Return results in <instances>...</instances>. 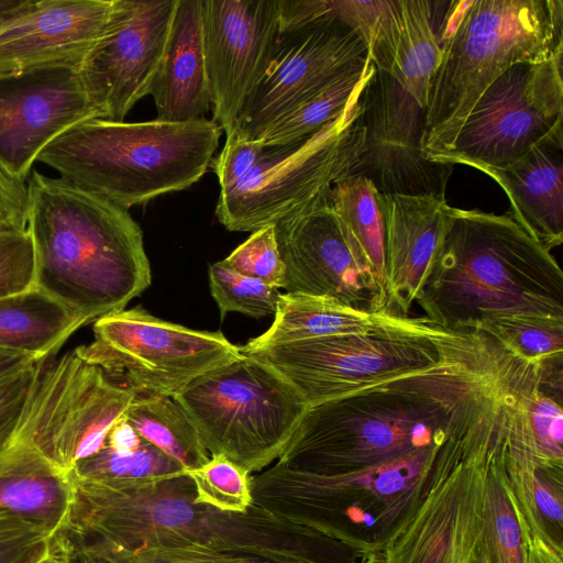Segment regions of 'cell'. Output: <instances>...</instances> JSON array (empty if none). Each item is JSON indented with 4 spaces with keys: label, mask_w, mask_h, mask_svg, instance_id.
<instances>
[{
    "label": "cell",
    "mask_w": 563,
    "mask_h": 563,
    "mask_svg": "<svg viewBox=\"0 0 563 563\" xmlns=\"http://www.w3.org/2000/svg\"><path fill=\"white\" fill-rule=\"evenodd\" d=\"M191 478L180 475L142 487L92 479L76 484L69 530L99 555L145 548L210 551L275 563H323L312 552L320 533L255 503L244 514L195 500Z\"/></svg>",
    "instance_id": "1"
},
{
    "label": "cell",
    "mask_w": 563,
    "mask_h": 563,
    "mask_svg": "<svg viewBox=\"0 0 563 563\" xmlns=\"http://www.w3.org/2000/svg\"><path fill=\"white\" fill-rule=\"evenodd\" d=\"M416 302L429 322L455 332L501 316L563 319V273L510 214L446 202Z\"/></svg>",
    "instance_id": "2"
},
{
    "label": "cell",
    "mask_w": 563,
    "mask_h": 563,
    "mask_svg": "<svg viewBox=\"0 0 563 563\" xmlns=\"http://www.w3.org/2000/svg\"><path fill=\"white\" fill-rule=\"evenodd\" d=\"M26 187L35 287L89 323L124 310L151 285L143 233L126 209L35 169Z\"/></svg>",
    "instance_id": "3"
},
{
    "label": "cell",
    "mask_w": 563,
    "mask_h": 563,
    "mask_svg": "<svg viewBox=\"0 0 563 563\" xmlns=\"http://www.w3.org/2000/svg\"><path fill=\"white\" fill-rule=\"evenodd\" d=\"M424 117L429 161L449 152L482 93L509 67L563 49L562 0H453Z\"/></svg>",
    "instance_id": "4"
},
{
    "label": "cell",
    "mask_w": 563,
    "mask_h": 563,
    "mask_svg": "<svg viewBox=\"0 0 563 563\" xmlns=\"http://www.w3.org/2000/svg\"><path fill=\"white\" fill-rule=\"evenodd\" d=\"M222 132L206 118L188 122L96 118L58 136L36 162L129 210L197 183L211 165Z\"/></svg>",
    "instance_id": "5"
},
{
    "label": "cell",
    "mask_w": 563,
    "mask_h": 563,
    "mask_svg": "<svg viewBox=\"0 0 563 563\" xmlns=\"http://www.w3.org/2000/svg\"><path fill=\"white\" fill-rule=\"evenodd\" d=\"M173 398L210 456L223 455L251 473L278 460L308 408L276 369L244 354L197 377Z\"/></svg>",
    "instance_id": "6"
},
{
    "label": "cell",
    "mask_w": 563,
    "mask_h": 563,
    "mask_svg": "<svg viewBox=\"0 0 563 563\" xmlns=\"http://www.w3.org/2000/svg\"><path fill=\"white\" fill-rule=\"evenodd\" d=\"M362 91L310 136L264 147L244 179L220 192L219 222L229 231L254 232L328 201L333 184L356 172L365 151Z\"/></svg>",
    "instance_id": "7"
},
{
    "label": "cell",
    "mask_w": 563,
    "mask_h": 563,
    "mask_svg": "<svg viewBox=\"0 0 563 563\" xmlns=\"http://www.w3.org/2000/svg\"><path fill=\"white\" fill-rule=\"evenodd\" d=\"M93 335L91 343L75 349L86 362L119 385L168 397L243 356L219 331L172 323L141 307L98 318Z\"/></svg>",
    "instance_id": "8"
},
{
    "label": "cell",
    "mask_w": 563,
    "mask_h": 563,
    "mask_svg": "<svg viewBox=\"0 0 563 563\" xmlns=\"http://www.w3.org/2000/svg\"><path fill=\"white\" fill-rule=\"evenodd\" d=\"M136 390L111 380L75 350L44 360L34 380L15 443L68 473L101 450L124 418Z\"/></svg>",
    "instance_id": "9"
},
{
    "label": "cell",
    "mask_w": 563,
    "mask_h": 563,
    "mask_svg": "<svg viewBox=\"0 0 563 563\" xmlns=\"http://www.w3.org/2000/svg\"><path fill=\"white\" fill-rule=\"evenodd\" d=\"M434 333L382 331L301 340L252 350L300 394L307 407L358 387L435 365L442 338Z\"/></svg>",
    "instance_id": "10"
},
{
    "label": "cell",
    "mask_w": 563,
    "mask_h": 563,
    "mask_svg": "<svg viewBox=\"0 0 563 563\" xmlns=\"http://www.w3.org/2000/svg\"><path fill=\"white\" fill-rule=\"evenodd\" d=\"M563 49L509 67L482 93L453 147L432 159L486 173L517 161L563 122Z\"/></svg>",
    "instance_id": "11"
},
{
    "label": "cell",
    "mask_w": 563,
    "mask_h": 563,
    "mask_svg": "<svg viewBox=\"0 0 563 563\" xmlns=\"http://www.w3.org/2000/svg\"><path fill=\"white\" fill-rule=\"evenodd\" d=\"M177 0H112L104 31L78 68L102 119L124 121L150 95Z\"/></svg>",
    "instance_id": "12"
},
{
    "label": "cell",
    "mask_w": 563,
    "mask_h": 563,
    "mask_svg": "<svg viewBox=\"0 0 563 563\" xmlns=\"http://www.w3.org/2000/svg\"><path fill=\"white\" fill-rule=\"evenodd\" d=\"M286 292L333 298L367 312H390L386 287L325 201L277 224Z\"/></svg>",
    "instance_id": "13"
},
{
    "label": "cell",
    "mask_w": 563,
    "mask_h": 563,
    "mask_svg": "<svg viewBox=\"0 0 563 563\" xmlns=\"http://www.w3.org/2000/svg\"><path fill=\"white\" fill-rule=\"evenodd\" d=\"M368 58L363 40L336 18L279 32L234 131L257 139L299 101Z\"/></svg>",
    "instance_id": "14"
},
{
    "label": "cell",
    "mask_w": 563,
    "mask_h": 563,
    "mask_svg": "<svg viewBox=\"0 0 563 563\" xmlns=\"http://www.w3.org/2000/svg\"><path fill=\"white\" fill-rule=\"evenodd\" d=\"M361 104L365 151L354 174L371 179L383 196L445 198L453 167L433 163L424 153L426 109L390 74L376 68Z\"/></svg>",
    "instance_id": "15"
},
{
    "label": "cell",
    "mask_w": 563,
    "mask_h": 563,
    "mask_svg": "<svg viewBox=\"0 0 563 563\" xmlns=\"http://www.w3.org/2000/svg\"><path fill=\"white\" fill-rule=\"evenodd\" d=\"M279 33L278 0H202L212 121L235 130Z\"/></svg>",
    "instance_id": "16"
},
{
    "label": "cell",
    "mask_w": 563,
    "mask_h": 563,
    "mask_svg": "<svg viewBox=\"0 0 563 563\" xmlns=\"http://www.w3.org/2000/svg\"><path fill=\"white\" fill-rule=\"evenodd\" d=\"M101 118L78 68L0 79V166L26 184L38 154L69 129Z\"/></svg>",
    "instance_id": "17"
},
{
    "label": "cell",
    "mask_w": 563,
    "mask_h": 563,
    "mask_svg": "<svg viewBox=\"0 0 563 563\" xmlns=\"http://www.w3.org/2000/svg\"><path fill=\"white\" fill-rule=\"evenodd\" d=\"M499 444L489 441L472 452H445L430 476L432 490L415 515L424 528L405 554L385 563H467L483 538V498L487 470Z\"/></svg>",
    "instance_id": "18"
},
{
    "label": "cell",
    "mask_w": 563,
    "mask_h": 563,
    "mask_svg": "<svg viewBox=\"0 0 563 563\" xmlns=\"http://www.w3.org/2000/svg\"><path fill=\"white\" fill-rule=\"evenodd\" d=\"M445 444L411 452L360 471L318 474L275 463L251 476L254 503L290 519L303 520L333 501L372 493L388 500L417 488L431 475Z\"/></svg>",
    "instance_id": "19"
},
{
    "label": "cell",
    "mask_w": 563,
    "mask_h": 563,
    "mask_svg": "<svg viewBox=\"0 0 563 563\" xmlns=\"http://www.w3.org/2000/svg\"><path fill=\"white\" fill-rule=\"evenodd\" d=\"M112 0H41L0 24V79L79 68L101 37Z\"/></svg>",
    "instance_id": "20"
},
{
    "label": "cell",
    "mask_w": 563,
    "mask_h": 563,
    "mask_svg": "<svg viewBox=\"0 0 563 563\" xmlns=\"http://www.w3.org/2000/svg\"><path fill=\"white\" fill-rule=\"evenodd\" d=\"M380 196L388 305L391 312L408 316L439 240L446 199L432 195Z\"/></svg>",
    "instance_id": "21"
},
{
    "label": "cell",
    "mask_w": 563,
    "mask_h": 563,
    "mask_svg": "<svg viewBox=\"0 0 563 563\" xmlns=\"http://www.w3.org/2000/svg\"><path fill=\"white\" fill-rule=\"evenodd\" d=\"M505 191L510 217L551 252L563 242L562 124L517 161L485 173Z\"/></svg>",
    "instance_id": "22"
},
{
    "label": "cell",
    "mask_w": 563,
    "mask_h": 563,
    "mask_svg": "<svg viewBox=\"0 0 563 563\" xmlns=\"http://www.w3.org/2000/svg\"><path fill=\"white\" fill-rule=\"evenodd\" d=\"M150 95L158 120L188 122L211 110L202 37V0H177Z\"/></svg>",
    "instance_id": "23"
},
{
    "label": "cell",
    "mask_w": 563,
    "mask_h": 563,
    "mask_svg": "<svg viewBox=\"0 0 563 563\" xmlns=\"http://www.w3.org/2000/svg\"><path fill=\"white\" fill-rule=\"evenodd\" d=\"M438 329L423 316L367 312L329 297L285 292L279 296L272 325L243 345L241 352L339 334L394 330L434 333Z\"/></svg>",
    "instance_id": "24"
},
{
    "label": "cell",
    "mask_w": 563,
    "mask_h": 563,
    "mask_svg": "<svg viewBox=\"0 0 563 563\" xmlns=\"http://www.w3.org/2000/svg\"><path fill=\"white\" fill-rule=\"evenodd\" d=\"M87 323L86 319L34 287L0 299V350L46 360Z\"/></svg>",
    "instance_id": "25"
},
{
    "label": "cell",
    "mask_w": 563,
    "mask_h": 563,
    "mask_svg": "<svg viewBox=\"0 0 563 563\" xmlns=\"http://www.w3.org/2000/svg\"><path fill=\"white\" fill-rule=\"evenodd\" d=\"M73 500V481L34 453L0 476V509L34 521L54 534L65 523Z\"/></svg>",
    "instance_id": "26"
},
{
    "label": "cell",
    "mask_w": 563,
    "mask_h": 563,
    "mask_svg": "<svg viewBox=\"0 0 563 563\" xmlns=\"http://www.w3.org/2000/svg\"><path fill=\"white\" fill-rule=\"evenodd\" d=\"M400 2L401 30L390 75L422 109H427L430 86L442 57L443 18L437 19L441 1Z\"/></svg>",
    "instance_id": "27"
},
{
    "label": "cell",
    "mask_w": 563,
    "mask_h": 563,
    "mask_svg": "<svg viewBox=\"0 0 563 563\" xmlns=\"http://www.w3.org/2000/svg\"><path fill=\"white\" fill-rule=\"evenodd\" d=\"M124 419L143 440L185 471L200 467L210 459L192 421L173 397L137 391Z\"/></svg>",
    "instance_id": "28"
},
{
    "label": "cell",
    "mask_w": 563,
    "mask_h": 563,
    "mask_svg": "<svg viewBox=\"0 0 563 563\" xmlns=\"http://www.w3.org/2000/svg\"><path fill=\"white\" fill-rule=\"evenodd\" d=\"M371 58L321 89L309 95L271 123L260 135L264 147L283 146L298 142L320 130L338 117L360 93L374 73Z\"/></svg>",
    "instance_id": "29"
},
{
    "label": "cell",
    "mask_w": 563,
    "mask_h": 563,
    "mask_svg": "<svg viewBox=\"0 0 563 563\" xmlns=\"http://www.w3.org/2000/svg\"><path fill=\"white\" fill-rule=\"evenodd\" d=\"M329 201L386 287L385 219L379 191L366 176L350 174L333 184Z\"/></svg>",
    "instance_id": "30"
},
{
    "label": "cell",
    "mask_w": 563,
    "mask_h": 563,
    "mask_svg": "<svg viewBox=\"0 0 563 563\" xmlns=\"http://www.w3.org/2000/svg\"><path fill=\"white\" fill-rule=\"evenodd\" d=\"M510 429L489 464L485 481L483 541L490 563H526L522 526L503 463Z\"/></svg>",
    "instance_id": "31"
},
{
    "label": "cell",
    "mask_w": 563,
    "mask_h": 563,
    "mask_svg": "<svg viewBox=\"0 0 563 563\" xmlns=\"http://www.w3.org/2000/svg\"><path fill=\"white\" fill-rule=\"evenodd\" d=\"M70 474L114 487H142L186 474L175 460L145 440L133 452H118L104 445L77 462Z\"/></svg>",
    "instance_id": "32"
},
{
    "label": "cell",
    "mask_w": 563,
    "mask_h": 563,
    "mask_svg": "<svg viewBox=\"0 0 563 563\" xmlns=\"http://www.w3.org/2000/svg\"><path fill=\"white\" fill-rule=\"evenodd\" d=\"M329 8L363 40L375 68L390 74L401 30L400 0H329Z\"/></svg>",
    "instance_id": "33"
},
{
    "label": "cell",
    "mask_w": 563,
    "mask_h": 563,
    "mask_svg": "<svg viewBox=\"0 0 563 563\" xmlns=\"http://www.w3.org/2000/svg\"><path fill=\"white\" fill-rule=\"evenodd\" d=\"M474 331L487 333L508 351L529 362L563 353V319L501 316L483 321Z\"/></svg>",
    "instance_id": "34"
},
{
    "label": "cell",
    "mask_w": 563,
    "mask_h": 563,
    "mask_svg": "<svg viewBox=\"0 0 563 563\" xmlns=\"http://www.w3.org/2000/svg\"><path fill=\"white\" fill-rule=\"evenodd\" d=\"M195 486V500L220 511L244 514L253 505L251 472L223 455L185 471Z\"/></svg>",
    "instance_id": "35"
},
{
    "label": "cell",
    "mask_w": 563,
    "mask_h": 563,
    "mask_svg": "<svg viewBox=\"0 0 563 563\" xmlns=\"http://www.w3.org/2000/svg\"><path fill=\"white\" fill-rule=\"evenodd\" d=\"M209 286L221 319L230 311L254 318L274 316L282 294L261 279L239 273L223 260L210 265Z\"/></svg>",
    "instance_id": "36"
},
{
    "label": "cell",
    "mask_w": 563,
    "mask_h": 563,
    "mask_svg": "<svg viewBox=\"0 0 563 563\" xmlns=\"http://www.w3.org/2000/svg\"><path fill=\"white\" fill-rule=\"evenodd\" d=\"M528 420L536 454L543 463L562 465L563 398L545 391L537 377L528 395Z\"/></svg>",
    "instance_id": "37"
},
{
    "label": "cell",
    "mask_w": 563,
    "mask_h": 563,
    "mask_svg": "<svg viewBox=\"0 0 563 563\" xmlns=\"http://www.w3.org/2000/svg\"><path fill=\"white\" fill-rule=\"evenodd\" d=\"M241 274L263 280L280 289L285 266L280 256L275 224L263 227L223 260Z\"/></svg>",
    "instance_id": "38"
},
{
    "label": "cell",
    "mask_w": 563,
    "mask_h": 563,
    "mask_svg": "<svg viewBox=\"0 0 563 563\" xmlns=\"http://www.w3.org/2000/svg\"><path fill=\"white\" fill-rule=\"evenodd\" d=\"M37 257L29 229L0 230V299L36 286Z\"/></svg>",
    "instance_id": "39"
},
{
    "label": "cell",
    "mask_w": 563,
    "mask_h": 563,
    "mask_svg": "<svg viewBox=\"0 0 563 563\" xmlns=\"http://www.w3.org/2000/svg\"><path fill=\"white\" fill-rule=\"evenodd\" d=\"M54 532L0 509V563H42L53 550Z\"/></svg>",
    "instance_id": "40"
},
{
    "label": "cell",
    "mask_w": 563,
    "mask_h": 563,
    "mask_svg": "<svg viewBox=\"0 0 563 563\" xmlns=\"http://www.w3.org/2000/svg\"><path fill=\"white\" fill-rule=\"evenodd\" d=\"M43 361L0 380V460L15 445V437Z\"/></svg>",
    "instance_id": "41"
},
{
    "label": "cell",
    "mask_w": 563,
    "mask_h": 563,
    "mask_svg": "<svg viewBox=\"0 0 563 563\" xmlns=\"http://www.w3.org/2000/svg\"><path fill=\"white\" fill-rule=\"evenodd\" d=\"M225 136L222 151L211 162L219 180L220 192L229 191L242 181L264 151V145L258 139L244 136L236 131Z\"/></svg>",
    "instance_id": "42"
},
{
    "label": "cell",
    "mask_w": 563,
    "mask_h": 563,
    "mask_svg": "<svg viewBox=\"0 0 563 563\" xmlns=\"http://www.w3.org/2000/svg\"><path fill=\"white\" fill-rule=\"evenodd\" d=\"M107 563H233V555L220 552L145 548L97 558Z\"/></svg>",
    "instance_id": "43"
},
{
    "label": "cell",
    "mask_w": 563,
    "mask_h": 563,
    "mask_svg": "<svg viewBox=\"0 0 563 563\" xmlns=\"http://www.w3.org/2000/svg\"><path fill=\"white\" fill-rule=\"evenodd\" d=\"M27 228V187L0 166V230Z\"/></svg>",
    "instance_id": "44"
},
{
    "label": "cell",
    "mask_w": 563,
    "mask_h": 563,
    "mask_svg": "<svg viewBox=\"0 0 563 563\" xmlns=\"http://www.w3.org/2000/svg\"><path fill=\"white\" fill-rule=\"evenodd\" d=\"M521 526L526 544V563H563L560 543L529 530L522 522Z\"/></svg>",
    "instance_id": "45"
},
{
    "label": "cell",
    "mask_w": 563,
    "mask_h": 563,
    "mask_svg": "<svg viewBox=\"0 0 563 563\" xmlns=\"http://www.w3.org/2000/svg\"><path fill=\"white\" fill-rule=\"evenodd\" d=\"M142 441L135 429L123 418L110 430L106 445L118 452H133L140 448Z\"/></svg>",
    "instance_id": "46"
},
{
    "label": "cell",
    "mask_w": 563,
    "mask_h": 563,
    "mask_svg": "<svg viewBox=\"0 0 563 563\" xmlns=\"http://www.w3.org/2000/svg\"><path fill=\"white\" fill-rule=\"evenodd\" d=\"M37 362L40 361L26 354L0 350V380L20 373Z\"/></svg>",
    "instance_id": "47"
},
{
    "label": "cell",
    "mask_w": 563,
    "mask_h": 563,
    "mask_svg": "<svg viewBox=\"0 0 563 563\" xmlns=\"http://www.w3.org/2000/svg\"><path fill=\"white\" fill-rule=\"evenodd\" d=\"M31 0H0V24L21 12Z\"/></svg>",
    "instance_id": "48"
},
{
    "label": "cell",
    "mask_w": 563,
    "mask_h": 563,
    "mask_svg": "<svg viewBox=\"0 0 563 563\" xmlns=\"http://www.w3.org/2000/svg\"><path fill=\"white\" fill-rule=\"evenodd\" d=\"M467 563H490L488 553L486 551V548L484 545V541L482 538V541L478 543L476 549L474 550L473 554L471 555Z\"/></svg>",
    "instance_id": "49"
},
{
    "label": "cell",
    "mask_w": 563,
    "mask_h": 563,
    "mask_svg": "<svg viewBox=\"0 0 563 563\" xmlns=\"http://www.w3.org/2000/svg\"><path fill=\"white\" fill-rule=\"evenodd\" d=\"M42 563H73L63 552L53 548L51 554Z\"/></svg>",
    "instance_id": "50"
},
{
    "label": "cell",
    "mask_w": 563,
    "mask_h": 563,
    "mask_svg": "<svg viewBox=\"0 0 563 563\" xmlns=\"http://www.w3.org/2000/svg\"><path fill=\"white\" fill-rule=\"evenodd\" d=\"M73 563H107L106 561L91 556H79L73 560Z\"/></svg>",
    "instance_id": "51"
},
{
    "label": "cell",
    "mask_w": 563,
    "mask_h": 563,
    "mask_svg": "<svg viewBox=\"0 0 563 563\" xmlns=\"http://www.w3.org/2000/svg\"><path fill=\"white\" fill-rule=\"evenodd\" d=\"M240 563H275L267 560H262L257 558H243Z\"/></svg>",
    "instance_id": "52"
}]
</instances>
